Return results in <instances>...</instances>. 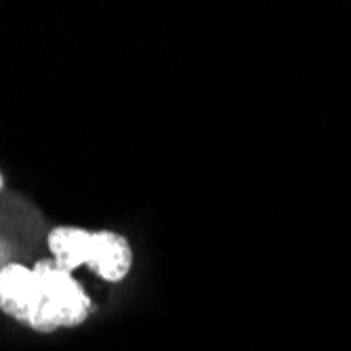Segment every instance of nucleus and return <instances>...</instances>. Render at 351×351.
<instances>
[{"label":"nucleus","mask_w":351,"mask_h":351,"mask_svg":"<svg viewBox=\"0 0 351 351\" xmlns=\"http://www.w3.org/2000/svg\"><path fill=\"white\" fill-rule=\"evenodd\" d=\"M38 291L32 307L27 328L36 332H55L59 328H76L93 313V301L82 282L53 259H40L34 265Z\"/></svg>","instance_id":"nucleus-1"},{"label":"nucleus","mask_w":351,"mask_h":351,"mask_svg":"<svg viewBox=\"0 0 351 351\" xmlns=\"http://www.w3.org/2000/svg\"><path fill=\"white\" fill-rule=\"evenodd\" d=\"M133 246L129 238L114 230L86 232L82 244V267L95 274L99 280L118 284L126 280L133 269Z\"/></svg>","instance_id":"nucleus-2"},{"label":"nucleus","mask_w":351,"mask_h":351,"mask_svg":"<svg viewBox=\"0 0 351 351\" xmlns=\"http://www.w3.org/2000/svg\"><path fill=\"white\" fill-rule=\"evenodd\" d=\"M36 293V274L32 267L9 261L0 267V311L17 322H25Z\"/></svg>","instance_id":"nucleus-3"},{"label":"nucleus","mask_w":351,"mask_h":351,"mask_svg":"<svg viewBox=\"0 0 351 351\" xmlns=\"http://www.w3.org/2000/svg\"><path fill=\"white\" fill-rule=\"evenodd\" d=\"M5 263H9V261H5V250L0 248V267H3Z\"/></svg>","instance_id":"nucleus-4"},{"label":"nucleus","mask_w":351,"mask_h":351,"mask_svg":"<svg viewBox=\"0 0 351 351\" xmlns=\"http://www.w3.org/2000/svg\"><path fill=\"white\" fill-rule=\"evenodd\" d=\"M3 183H5V179H3V173H0V189H3Z\"/></svg>","instance_id":"nucleus-5"}]
</instances>
